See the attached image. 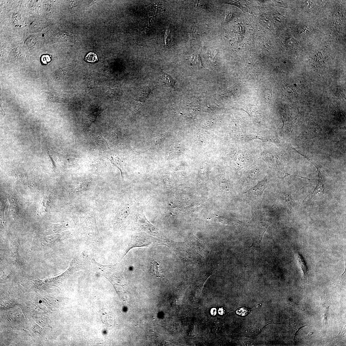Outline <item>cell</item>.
I'll list each match as a JSON object with an SVG mask.
<instances>
[{
    "label": "cell",
    "instance_id": "18",
    "mask_svg": "<svg viewBox=\"0 0 346 346\" xmlns=\"http://www.w3.org/2000/svg\"><path fill=\"white\" fill-rule=\"evenodd\" d=\"M216 309L215 308H212L211 311V314L213 316H215L216 315Z\"/></svg>",
    "mask_w": 346,
    "mask_h": 346
},
{
    "label": "cell",
    "instance_id": "2",
    "mask_svg": "<svg viewBox=\"0 0 346 346\" xmlns=\"http://www.w3.org/2000/svg\"><path fill=\"white\" fill-rule=\"evenodd\" d=\"M164 239L143 232H136L132 234L126 251V254L131 249L136 247L152 248L164 245L166 243Z\"/></svg>",
    "mask_w": 346,
    "mask_h": 346
},
{
    "label": "cell",
    "instance_id": "6",
    "mask_svg": "<svg viewBox=\"0 0 346 346\" xmlns=\"http://www.w3.org/2000/svg\"><path fill=\"white\" fill-rule=\"evenodd\" d=\"M315 166L317 168L319 173L318 180H317L318 181V183L313 194H314L315 193L317 194L318 192H324V186L326 180L322 170H320V168L315 165Z\"/></svg>",
    "mask_w": 346,
    "mask_h": 346
},
{
    "label": "cell",
    "instance_id": "13",
    "mask_svg": "<svg viewBox=\"0 0 346 346\" xmlns=\"http://www.w3.org/2000/svg\"><path fill=\"white\" fill-rule=\"evenodd\" d=\"M85 60L88 62L94 63L97 60V57L95 53L90 52L86 56Z\"/></svg>",
    "mask_w": 346,
    "mask_h": 346
},
{
    "label": "cell",
    "instance_id": "12",
    "mask_svg": "<svg viewBox=\"0 0 346 346\" xmlns=\"http://www.w3.org/2000/svg\"><path fill=\"white\" fill-rule=\"evenodd\" d=\"M162 138L163 137L162 136H160L159 135L154 137L152 140L151 143L153 148L156 149V147H159V145L161 144V143H162Z\"/></svg>",
    "mask_w": 346,
    "mask_h": 346
},
{
    "label": "cell",
    "instance_id": "16",
    "mask_svg": "<svg viewBox=\"0 0 346 346\" xmlns=\"http://www.w3.org/2000/svg\"><path fill=\"white\" fill-rule=\"evenodd\" d=\"M233 17V14L230 11H227L226 14L225 22H228L230 21Z\"/></svg>",
    "mask_w": 346,
    "mask_h": 346
},
{
    "label": "cell",
    "instance_id": "11",
    "mask_svg": "<svg viewBox=\"0 0 346 346\" xmlns=\"http://www.w3.org/2000/svg\"><path fill=\"white\" fill-rule=\"evenodd\" d=\"M162 77V79L165 84L171 87H174L175 81L168 74L163 72Z\"/></svg>",
    "mask_w": 346,
    "mask_h": 346
},
{
    "label": "cell",
    "instance_id": "21",
    "mask_svg": "<svg viewBox=\"0 0 346 346\" xmlns=\"http://www.w3.org/2000/svg\"><path fill=\"white\" fill-rule=\"evenodd\" d=\"M313 334H314L313 332H311L309 334V336L312 335Z\"/></svg>",
    "mask_w": 346,
    "mask_h": 346
},
{
    "label": "cell",
    "instance_id": "10",
    "mask_svg": "<svg viewBox=\"0 0 346 346\" xmlns=\"http://www.w3.org/2000/svg\"><path fill=\"white\" fill-rule=\"evenodd\" d=\"M151 270L152 273L158 278H161L162 276V270L160 265L156 261L151 263Z\"/></svg>",
    "mask_w": 346,
    "mask_h": 346
},
{
    "label": "cell",
    "instance_id": "8",
    "mask_svg": "<svg viewBox=\"0 0 346 346\" xmlns=\"http://www.w3.org/2000/svg\"><path fill=\"white\" fill-rule=\"evenodd\" d=\"M190 64L193 67L199 69L205 68L203 65L200 57L198 55H194L187 57Z\"/></svg>",
    "mask_w": 346,
    "mask_h": 346
},
{
    "label": "cell",
    "instance_id": "5",
    "mask_svg": "<svg viewBox=\"0 0 346 346\" xmlns=\"http://www.w3.org/2000/svg\"><path fill=\"white\" fill-rule=\"evenodd\" d=\"M295 258L302 273L301 280H309V270L307 264L303 256L299 252L295 253Z\"/></svg>",
    "mask_w": 346,
    "mask_h": 346
},
{
    "label": "cell",
    "instance_id": "15",
    "mask_svg": "<svg viewBox=\"0 0 346 346\" xmlns=\"http://www.w3.org/2000/svg\"><path fill=\"white\" fill-rule=\"evenodd\" d=\"M236 313L239 315L244 316L248 313V311L246 308H243L238 310Z\"/></svg>",
    "mask_w": 346,
    "mask_h": 346
},
{
    "label": "cell",
    "instance_id": "9",
    "mask_svg": "<svg viewBox=\"0 0 346 346\" xmlns=\"http://www.w3.org/2000/svg\"><path fill=\"white\" fill-rule=\"evenodd\" d=\"M151 89L148 86H144L141 90L139 95L137 97L136 101H139L143 103H145L146 99L151 92Z\"/></svg>",
    "mask_w": 346,
    "mask_h": 346
},
{
    "label": "cell",
    "instance_id": "14",
    "mask_svg": "<svg viewBox=\"0 0 346 346\" xmlns=\"http://www.w3.org/2000/svg\"><path fill=\"white\" fill-rule=\"evenodd\" d=\"M323 57L322 56H320L319 55H317L314 58V64L316 65H320L322 64L323 61Z\"/></svg>",
    "mask_w": 346,
    "mask_h": 346
},
{
    "label": "cell",
    "instance_id": "3",
    "mask_svg": "<svg viewBox=\"0 0 346 346\" xmlns=\"http://www.w3.org/2000/svg\"><path fill=\"white\" fill-rule=\"evenodd\" d=\"M256 222L255 229L253 233V243L251 247L259 249L264 234L270 225L269 220L264 218L260 219Z\"/></svg>",
    "mask_w": 346,
    "mask_h": 346
},
{
    "label": "cell",
    "instance_id": "20",
    "mask_svg": "<svg viewBox=\"0 0 346 346\" xmlns=\"http://www.w3.org/2000/svg\"><path fill=\"white\" fill-rule=\"evenodd\" d=\"M218 313L220 315H222L224 313L223 309L222 308H220L218 310Z\"/></svg>",
    "mask_w": 346,
    "mask_h": 346
},
{
    "label": "cell",
    "instance_id": "1",
    "mask_svg": "<svg viewBox=\"0 0 346 346\" xmlns=\"http://www.w3.org/2000/svg\"><path fill=\"white\" fill-rule=\"evenodd\" d=\"M131 226L133 230L144 232L163 239L164 238L159 230L148 220L143 213L142 210L140 208L133 215Z\"/></svg>",
    "mask_w": 346,
    "mask_h": 346
},
{
    "label": "cell",
    "instance_id": "19",
    "mask_svg": "<svg viewBox=\"0 0 346 346\" xmlns=\"http://www.w3.org/2000/svg\"><path fill=\"white\" fill-rule=\"evenodd\" d=\"M307 326H304L301 327L298 329V330L296 331V332H295V336H294V340H295L296 337V336H297L298 333L299 332V331L303 328L304 327H307Z\"/></svg>",
    "mask_w": 346,
    "mask_h": 346
},
{
    "label": "cell",
    "instance_id": "17",
    "mask_svg": "<svg viewBox=\"0 0 346 346\" xmlns=\"http://www.w3.org/2000/svg\"><path fill=\"white\" fill-rule=\"evenodd\" d=\"M329 306L328 307V308L327 309V310H326L325 313V314H324V321H325V325L326 326L327 325V318H328V314H329Z\"/></svg>",
    "mask_w": 346,
    "mask_h": 346
},
{
    "label": "cell",
    "instance_id": "4",
    "mask_svg": "<svg viewBox=\"0 0 346 346\" xmlns=\"http://www.w3.org/2000/svg\"><path fill=\"white\" fill-rule=\"evenodd\" d=\"M268 183L264 180L259 182L255 187L244 193H247L253 199H258L261 196L267 187Z\"/></svg>",
    "mask_w": 346,
    "mask_h": 346
},
{
    "label": "cell",
    "instance_id": "7",
    "mask_svg": "<svg viewBox=\"0 0 346 346\" xmlns=\"http://www.w3.org/2000/svg\"><path fill=\"white\" fill-rule=\"evenodd\" d=\"M107 158L109 159L114 166L120 171L121 177L123 178L122 160L120 156L116 154L110 156Z\"/></svg>",
    "mask_w": 346,
    "mask_h": 346
}]
</instances>
